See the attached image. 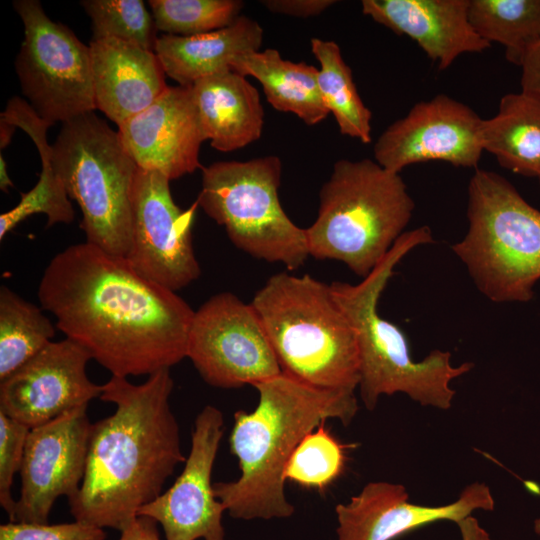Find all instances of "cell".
<instances>
[{
	"mask_svg": "<svg viewBox=\"0 0 540 540\" xmlns=\"http://www.w3.org/2000/svg\"><path fill=\"white\" fill-rule=\"evenodd\" d=\"M92 40L115 38L154 51L158 37L152 13L142 0H84Z\"/></svg>",
	"mask_w": 540,
	"mask_h": 540,
	"instance_id": "30",
	"label": "cell"
},
{
	"mask_svg": "<svg viewBox=\"0 0 540 540\" xmlns=\"http://www.w3.org/2000/svg\"><path fill=\"white\" fill-rule=\"evenodd\" d=\"M325 422L307 434L293 452L285 469V479L308 487L324 489L344 468V446L335 439Z\"/></svg>",
	"mask_w": 540,
	"mask_h": 540,
	"instance_id": "31",
	"label": "cell"
},
{
	"mask_svg": "<svg viewBox=\"0 0 540 540\" xmlns=\"http://www.w3.org/2000/svg\"><path fill=\"white\" fill-rule=\"evenodd\" d=\"M263 29L257 21L239 16L229 26L193 36L164 34L154 52L164 72L180 86L231 70L238 55L260 50Z\"/></svg>",
	"mask_w": 540,
	"mask_h": 540,
	"instance_id": "22",
	"label": "cell"
},
{
	"mask_svg": "<svg viewBox=\"0 0 540 540\" xmlns=\"http://www.w3.org/2000/svg\"><path fill=\"white\" fill-rule=\"evenodd\" d=\"M211 386H252L282 373L251 303L231 292L210 297L194 313L187 356Z\"/></svg>",
	"mask_w": 540,
	"mask_h": 540,
	"instance_id": "11",
	"label": "cell"
},
{
	"mask_svg": "<svg viewBox=\"0 0 540 540\" xmlns=\"http://www.w3.org/2000/svg\"><path fill=\"white\" fill-rule=\"evenodd\" d=\"M361 6L375 22L414 40L439 70L491 46L470 23L469 0H363Z\"/></svg>",
	"mask_w": 540,
	"mask_h": 540,
	"instance_id": "19",
	"label": "cell"
},
{
	"mask_svg": "<svg viewBox=\"0 0 540 540\" xmlns=\"http://www.w3.org/2000/svg\"><path fill=\"white\" fill-rule=\"evenodd\" d=\"M282 163L268 155L248 161H219L202 170L197 203L230 241L245 253L289 270L309 255L305 229L297 226L279 200Z\"/></svg>",
	"mask_w": 540,
	"mask_h": 540,
	"instance_id": "9",
	"label": "cell"
},
{
	"mask_svg": "<svg viewBox=\"0 0 540 540\" xmlns=\"http://www.w3.org/2000/svg\"><path fill=\"white\" fill-rule=\"evenodd\" d=\"M157 30L193 36L225 28L240 15V0H149Z\"/></svg>",
	"mask_w": 540,
	"mask_h": 540,
	"instance_id": "29",
	"label": "cell"
},
{
	"mask_svg": "<svg viewBox=\"0 0 540 540\" xmlns=\"http://www.w3.org/2000/svg\"><path fill=\"white\" fill-rule=\"evenodd\" d=\"M83 405L30 429L19 471L21 492L12 522L47 524L60 496L73 497L82 483L92 423Z\"/></svg>",
	"mask_w": 540,
	"mask_h": 540,
	"instance_id": "13",
	"label": "cell"
},
{
	"mask_svg": "<svg viewBox=\"0 0 540 540\" xmlns=\"http://www.w3.org/2000/svg\"><path fill=\"white\" fill-rule=\"evenodd\" d=\"M102 528L74 521L63 524L9 522L0 526V540H105Z\"/></svg>",
	"mask_w": 540,
	"mask_h": 540,
	"instance_id": "33",
	"label": "cell"
},
{
	"mask_svg": "<svg viewBox=\"0 0 540 540\" xmlns=\"http://www.w3.org/2000/svg\"><path fill=\"white\" fill-rule=\"evenodd\" d=\"M283 373L307 384L354 391L360 381L355 329L330 284L280 272L250 302Z\"/></svg>",
	"mask_w": 540,
	"mask_h": 540,
	"instance_id": "5",
	"label": "cell"
},
{
	"mask_svg": "<svg viewBox=\"0 0 540 540\" xmlns=\"http://www.w3.org/2000/svg\"><path fill=\"white\" fill-rule=\"evenodd\" d=\"M538 180H539V183H540V178Z\"/></svg>",
	"mask_w": 540,
	"mask_h": 540,
	"instance_id": "40",
	"label": "cell"
},
{
	"mask_svg": "<svg viewBox=\"0 0 540 540\" xmlns=\"http://www.w3.org/2000/svg\"><path fill=\"white\" fill-rule=\"evenodd\" d=\"M13 183L10 180L7 169L6 162L3 158V155H0V188L2 191L7 192L9 187H12Z\"/></svg>",
	"mask_w": 540,
	"mask_h": 540,
	"instance_id": "38",
	"label": "cell"
},
{
	"mask_svg": "<svg viewBox=\"0 0 540 540\" xmlns=\"http://www.w3.org/2000/svg\"><path fill=\"white\" fill-rule=\"evenodd\" d=\"M254 387L258 404L234 414L229 438L241 475L213 484L214 493L235 519L288 518L295 508L286 498L284 474L293 452L327 419L350 424L358 401L354 391L316 387L283 372Z\"/></svg>",
	"mask_w": 540,
	"mask_h": 540,
	"instance_id": "3",
	"label": "cell"
},
{
	"mask_svg": "<svg viewBox=\"0 0 540 540\" xmlns=\"http://www.w3.org/2000/svg\"><path fill=\"white\" fill-rule=\"evenodd\" d=\"M461 540H492L489 533L480 525L479 521L468 516L457 523Z\"/></svg>",
	"mask_w": 540,
	"mask_h": 540,
	"instance_id": "37",
	"label": "cell"
},
{
	"mask_svg": "<svg viewBox=\"0 0 540 540\" xmlns=\"http://www.w3.org/2000/svg\"><path fill=\"white\" fill-rule=\"evenodd\" d=\"M170 180L138 168L131 191L132 245L126 257L147 280L168 290L187 287L201 274L192 243L195 201L188 209L174 202Z\"/></svg>",
	"mask_w": 540,
	"mask_h": 540,
	"instance_id": "12",
	"label": "cell"
},
{
	"mask_svg": "<svg viewBox=\"0 0 540 540\" xmlns=\"http://www.w3.org/2000/svg\"><path fill=\"white\" fill-rule=\"evenodd\" d=\"M37 295L56 328L112 376H149L187 356L195 311L125 257L73 244L51 259Z\"/></svg>",
	"mask_w": 540,
	"mask_h": 540,
	"instance_id": "1",
	"label": "cell"
},
{
	"mask_svg": "<svg viewBox=\"0 0 540 540\" xmlns=\"http://www.w3.org/2000/svg\"><path fill=\"white\" fill-rule=\"evenodd\" d=\"M311 51L320 63L318 86L322 99L333 113L340 133L362 143L371 142V111L363 103L345 63L340 47L334 41L311 39Z\"/></svg>",
	"mask_w": 540,
	"mask_h": 540,
	"instance_id": "26",
	"label": "cell"
},
{
	"mask_svg": "<svg viewBox=\"0 0 540 540\" xmlns=\"http://www.w3.org/2000/svg\"><path fill=\"white\" fill-rule=\"evenodd\" d=\"M305 228L309 255L344 263L362 279L406 231L415 203L399 173L371 159L334 163Z\"/></svg>",
	"mask_w": 540,
	"mask_h": 540,
	"instance_id": "6",
	"label": "cell"
},
{
	"mask_svg": "<svg viewBox=\"0 0 540 540\" xmlns=\"http://www.w3.org/2000/svg\"><path fill=\"white\" fill-rule=\"evenodd\" d=\"M231 70L256 78L274 109L293 113L306 125H316L330 113L319 90L318 69L313 65L283 59L278 50L268 48L238 55Z\"/></svg>",
	"mask_w": 540,
	"mask_h": 540,
	"instance_id": "23",
	"label": "cell"
},
{
	"mask_svg": "<svg viewBox=\"0 0 540 540\" xmlns=\"http://www.w3.org/2000/svg\"><path fill=\"white\" fill-rule=\"evenodd\" d=\"M520 67L521 91L540 96V41L527 50Z\"/></svg>",
	"mask_w": 540,
	"mask_h": 540,
	"instance_id": "35",
	"label": "cell"
},
{
	"mask_svg": "<svg viewBox=\"0 0 540 540\" xmlns=\"http://www.w3.org/2000/svg\"><path fill=\"white\" fill-rule=\"evenodd\" d=\"M117 132L140 169L174 180L200 167V147L206 139L190 86H169L150 106L119 125Z\"/></svg>",
	"mask_w": 540,
	"mask_h": 540,
	"instance_id": "18",
	"label": "cell"
},
{
	"mask_svg": "<svg viewBox=\"0 0 540 540\" xmlns=\"http://www.w3.org/2000/svg\"><path fill=\"white\" fill-rule=\"evenodd\" d=\"M0 123L20 127L33 140L40 155L42 170L37 184L21 194L20 202L0 216V240L27 217L42 213L47 216V226L68 224L74 219V209L65 186L52 162V148L47 141L48 123L42 120L30 104L19 98H11L1 113Z\"/></svg>",
	"mask_w": 540,
	"mask_h": 540,
	"instance_id": "24",
	"label": "cell"
},
{
	"mask_svg": "<svg viewBox=\"0 0 540 540\" xmlns=\"http://www.w3.org/2000/svg\"><path fill=\"white\" fill-rule=\"evenodd\" d=\"M272 13L308 18L317 16L336 3L334 0H263L260 2Z\"/></svg>",
	"mask_w": 540,
	"mask_h": 540,
	"instance_id": "34",
	"label": "cell"
},
{
	"mask_svg": "<svg viewBox=\"0 0 540 540\" xmlns=\"http://www.w3.org/2000/svg\"><path fill=\"white\" fill-rule=\"evenodd\" d=\"M494 507L485 483L468 485L452 503L426 506L410 502L403 485L376 481L335 507L336 533L338 540H394L434 522L457 523L475 510L493 511Z\"/></svg>",
	"mask_w": 540,
	"mask_h": 540,
	"instance_id": "17",
	"label": "cell"
},
{
	"mask_svg": "<svg viewBox=\"0 0 540 540\" xmlns=\"http://www.w3.org/2000/svg\"><path fill=\"white\" fill-rule=\"evenodd\" d=\"M119 540H161L157 522L145 516H138L125 530Z\"/></svg>",
	"mask_w": 540,
	"mask_h": 540,
	"instance_id": "36",
	"label": "cell"
},
{
	"mask_svg": "<svg viewBox=\"0 0 540 540\" xmlns=\"http://www.w3.org/2000/svg\"><path fill=\"white\" fill-rule=\"evenodd\" d=\"M482 121L469 106L438 94L415 104L382 132L373 149L375 161L395 173L433 160L476 168L484 151Z\"/></svg>",
	"mask_w": 540,
	"mask_h": 540,
	"instance_id": "14",
	"label": "cell"
},
{
	"mask_svg": "<svg viewBox=\"0 0 540 540\" xmlns=\"http://www.w3.org/2000/svg\"><path fill=\"white\" fill-rule=\"evenodd\" d=\"M173 385L169 368L141 384L112 376L102 385L99 398L116 408L91 426L84 477L68 499L76 521L122 532L186 461L169 403Z\"/></svg>",
	"mask_w": 540,
	"mask_h": 540,
	"instance_id": "2",
	"label": "cell"
},
{
	"mask_svg": "<svg viewBox=\"0 0 540 540\" xmlns=\"http://www.w3.org/2000/svg\"><path fill=\"white\" fill-rule=\"evenodd\" d=\"M91 355L66 338L50 342L0 381V411L30 429L102 394L86 372Z\"/></svg>",
	"mask_w": 540,
	"mask_h": 540,
	"instance_id": "16",
	"label": "cell"
},
{
	"mask_svg": "<svg viewBox=\"0 0 540 540\" xmlns=\"http://www.w3.org/2000/svg\"><path fill=\"white\" fill-rule=\"evenodd\" d=\"M52 162L81 210L86 242L127 257L132 245L131 191L138 170L118 132L94 112L62 124Z\"/></svg>",
	"mask_w": 540,
	"mask_h": 540,
	"instance_id": "8",
	"label": "cell"
},
{
	"mask_svg": "<svg viewBox=\"0 0 540 540\" xmlns=\"http://www.w3.org/2000/svg\"><path fill=\"white\" fill-rule=\"evenodd\" d=\"M24 39L15 59L23 95L50 126L96 109L90 48L51 20L38 0H16Z\"/></svg>",
	"mask_w": 540,
	"mask_h": 540,
	"instance_id": "10",
	"label": "cell"
},
{
	"mask_svg": "<svg viewBox=\"0 0 540 540\" xmlns=\"http://www.w3.org/2000/svg\"><path fill=\"white\" fill-rule=\"evenodd\" d=\"M432 242L428 226L406 231L359 283L330 284L334 299L356 332L360 357L358 388L368 410L375 409L381 395L395 393H404L422 406L447 410L455 396L451 381L474 366L471 362L453 366L451 353L439 349L415 361L405 333L378 312L380 296L394 275L395 266L414 248Z\"/></svg>",
	"mask_w": 540,
	"mask_h": 540,
	"instance_id": "4",
	"label": "cell"
},
{
	"mask_svg": "<svg viewBox=\"0 0 540 540\" xmlns=\"http://www.w3.org/2000/svg\"><path fill=\"white\" fill-rule=\"evenodd\" d=\"M30 428L0 411V504L11 522L16 500L12 497L14 475L22 465Z\"/></svg>",
	"mask_w": 540,
	"mask_h": 540,
	"instance_id": "32",
	"label": "cell"
},
{
	"mask_svg": "<svg viewBox=\"0 0 540 540\" xmlns=\"http://www.w3.org/2000/svg\"><path fill=\"white\" fill-rule=\"evenodd\" d=\"M533 528H534V532L540 535V518L534 520Z\"/></svg>",
	"mask_w": 540,
	"mask_h": 540,
	"instance_id": "39",
	"label": "cell"
},
{
	"mask_svg": "<svg viewBox=\"0 0 540 540\" xmlns=\"http://www.w3.org/2000/svg\"><path fill=\"white\" fill-rule=\"evenodd\" d=\"M96 109L118 126L169 87L154 51L115 38L89 44Z\"/></svg>",
	"mask_w": 540,
	"mask_h": 540,
	"instance_id": "20",
	"label": "cell"
},
{
	"mask_svg": "<svg viewBox=\"0 0 540 540\" xmlns=\"http://www.w3.org/2000/svg\"><path fill=\"white\" fill-rule=\"evenodd\" d=\"M468 230L452 245L477 289L496 303L529 302L540 280V211L503 176L476 169Z\"/></svg>",
	"mask_w": 540,
	"mask_h": 540,
	"instance_id": "7",
	"label": "cell"
},
{
	"mask_svg": "<svg viewBox=\"0 0 540 540\" xmlns=\"http://www.w3.org/2000/svg\"><path fill=\"white\" fill-rule=\"evenodd\" d=\"M468 14L476 33L503 45L516 65L540 41V0H469Z\"/></svg>",
	"mask_w": 540,
	"mask_h": 540,
	"instance_id": "27",
	"label": "cell"
},
{
	"mask_svg": "<svg viewBox=\"0 0 540 540\" xmlns=\"http://www.w3.org/2000/svg\"><path fill=\"white\" fill-rule=\"evenodd\" d=\"M190 87L203 134L213 148L230 152L260 138L264 110L258 90L245 76L230 70Z\"/></svg>",
	"mask_w": 540,
	"mask_h": 540,
	"instance_id": "21",
	"label": "cell"
},
{
	"mask_svg": "<svg viewBox=\"0 0 540 540\" xmlns=\"http://www.w3.org/2000/svg\"><path fill=\"white\" fill-rule=\"evenodd\" d=\"M483 150L500 166L540 178V96L524 91L504 95L498 113L482 121Z\"/></svg>",
	"mask_w": 540,
	"mask_h": 540,
	"instance_id": "25",
	"label": "cell"
},
{
	"mask_svg": "<svg viewBox=\"0 0 540 540\" xmlns=\"http://www.w3.org/2000/svg\"><path fill=\"white\" fill-rule=\"evenodd\" d=\"M55 326L41 309L6 286L0 288V381L45 348Z\"/></svg>",
	"mask_w": 540,
	"mask_h": 540,
	"instance_id": "28",
	"label": "cell"
},
{
	"mask_svg": "<svg viewBox=\"0 0 540 540\" xmlns=\"http://www.w3.org/2000/svg\"><path fill=\"white\" fill-rule=\"evenodd\" d=\"M223 427L222 412L205 406L195 419L191 450L181 474L166 492L139 510L138 516L162 526L166 540H225L226 509L211 483Z\"/></svg>",
	"mask_w": 540,
	"mask_h": 540,
	"instance_id": "15",
	"label": "cell"
}]
</instances>
